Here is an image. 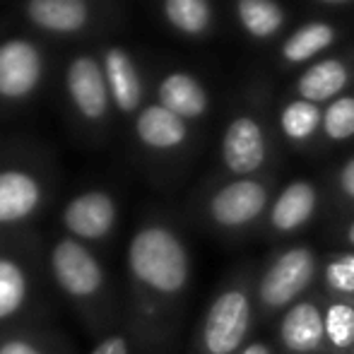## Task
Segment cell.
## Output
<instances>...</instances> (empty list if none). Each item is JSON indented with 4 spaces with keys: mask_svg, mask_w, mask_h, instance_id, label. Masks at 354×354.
Here are the masks:
<instances>
[{
    "mask_svg": "<svg viewBox=\"0 0 354 354\" xmlns=\"http://www.w3.org/2000/svg\"><path fill=\"white\" fill-rule=\"evenodd\" d=\"M126 326L149 347L171 340L193 282V253L164 217H145L123 253Z\"/></svg>",
    "mask_w": 354,
    "mask_h": 354,
    "instance_id": "obj_1",
    "label": "cell"
},
{
    "mask_svg": "<svg viewBox=\"0 0 354 354\" xmlns=\"http://www.w3.org/2000/svg\"><path fill=\"white\" fill-rule=\"evenodd\" d=\"M44 261L51 287L89 335L99 340L126 326V297L97 248L58 234L44 246Z\"/></svg>",
    "mask_w": 354,
    "mask_h": 354,
    "instance_id": "obj_2",
    "label": "cell"
},
{
    "mask_svg": "<svg viewBox=\"0 0 354 354\" xmlns=\"http://www.w3.org/2000/svg\"><path fill=\"white\" fill-rule=\"evenodd\" d=\"M46 284L44 246L27 232L0 234V333L41 326Z\"/></svg>",
    "mask_w": 354,
    "mask_h": 354,
    "instance_id": "obj_3",
    "label": "cell"
},
{
    "mask_svg": "<svg viewBox=\"0 0 354 354\" xmlns=\"http://www.w3.org/2000/svg\"><path fill=\"white\" fill-rule=\"evenodd\" d=\"M51 162L34 149L5 145L0 152V234L24 232L53 198Z\"/></svg>",
    "mask_w": 354,
    "mask_h": 354,
    "instance_id": "obj_4",
    "label": "cell"
},
{
    "mask_svg": "<svg viewBox=\"0 0 354 354\" xmlns=\"http://www.w3.org/2000/svg\"><path fill=\"white\" fill-rule=\"evenodd\" d=\"M256 313L253 282L246 275L229 277L203 311L191 354H239L251 342Z\"/></svg>",
    "mask_w": 354,
    "mask_h": 354,
    "instance_id": "obj_5",
    "label": "cell"
},
{
    "mask_svg": "<svg viewBox=\"0 0 354 354\" xmlns=\"http://www.w3.org/2000/svg\"><path fill=\"white\" fill-rule=\"evenodd\" d=\"M321 256L308 243H294L272 256L253 282L261 318H280L292 304L301 301L321 280Z\"/></svg>",
    "mask_w": 354,
    "mask_h": 354,
    "instance_id": "obj_6",
    "label": "cell"
},
{
    "mask_svg": "<svg viewBox=\"0 0 354 354\" xmlns=\"http://www.w3.org/2000/svg\"><path fill=\"white\" fill-rule=\"evenodd\" d=\"M270 183L263 178H229L205 196L201 214L205 224L222 234H241L270 210Z\"/></svg>",
    "mask_w": 354,
    "mask_h": 354,
    "instance_id": "obj_7",
    "label": "cell"
},
{
    "mask_svg": "<svg viewBox=\"0 0 354 354\" xmlns=\"http://www.w3.org/2000/svg\"><path fill=\"white\" fill-rule=\"evenodd\" d=\"M118 222H121V205L116 193L102 186L75 193L58 212V224L63 229L61 234L87 243L97 251L116 236Z\"/></svg>",
    "mask_w": 354,
    "mask_h": 354,
    "instance_id": "obj_8",
    "label": "cell"
},
{
    "mask_svg": "<svg viewBox=\"0 0 354 354\" xmlns=\"http://www.w3.org/2000/svg\"><path fill=\"white\" fill-rule=\"evenodd\" d=\"M63 87L80 126L102 131L113 111V102L99 53H75L63 71Z\"/></svg>",
    "mask_w": 354,
    "mask_h": 354,
    "instance_id": "obj_9",
    "label": "cell"
},
{
    "mask_svg": "<svg viewBox=\"0 0 354 354\" xmlns=\"http://www.w3.org/2000/svg\"><path fill=\"white\" fill-rule=\"evenodd\" d=\"M46 77L41 44L24 34L0 39V106H22L34 99Z\"/></svg>",
    "mask_w": 354,
    "mask_h": 354,
    "instance_id": "obj_10",
    "label": "cell"
},
{
    "mask_svg": "<svg viewBox=\"0 0 354 354\" xmlns=\"http://www.w3.org/2000/svg\"><path fill=\"white\" fill-rule=\"evenodd\" d=\"M270 157V142L263 123L251 113H239L227 123L219 145V159L232 178H251L263 171Z\"/></svg>",
    "mask_w": 354,
    "mask_h": 354,
    "instance_id": "obj_11",
    "label": "cell"
},
{
    "mask_svg": "<svg viewBox=\"0 0 354 354\" xmlns=\"http://www.w3.org/2000/svg\"><path fill=\"white\" fill-rule=\"evenodd\" d=\"M24 19L48 37H80L97 24V0H24Z\"/></svg>",
    "mask_w": 354,
    "mask_h": 354,
    "instance_id": "obj_12",
    "label": "cell"
},
{
    "mask_svg": "<svg viewBox=\"0 0 354 354\" xmlns=\"http://www.w3.org/2000/svg\"><path fill=\"white\" fill-rule=\"evenodd\" d=\"M277 345L284 354H328L323 299L304 297L277 318Z\"/></svg>",
    "mask_w": 354,
    "mask_h": 354,
    "instance_id": "obj_13",
    "label": "cell"
},
{
    "mask_svg": "<svg viewBox=\"0 0 354 354\" xmlns=\"http://www.w3.org/2000/svg\"><path fill=\"white\" fill-rule=\"evenodd\" d=\"M106 75L109 92H111L113 111L126 118H136L145 106V80L133 53L126 46L109 44L99 53Z\"/></svg>",
    "mask_w": 354,
    "mask_h": 354,
    "instance_id": "obj_14",
    "label": "cell"
},
{
    "mask_svg": "<svg viewBox=\"0 0 354 354\" xmlns=\"http://www.w3.org/2000/svg\"><path fill=\"white\" fill-rule=\"evenodd\" d=\"M321 193L308 178H294L272 198L270 210L266 214L268 234L272 236H292L301 232L318 212Z\"/></svg>",
    "mask_w": 354,
    "mask_h": 354,
    "instance_id": "obj_15",
    "label": "cell"
},
{
    "mask_svg": "<svg viewBox=\"0 0 354 354\" xmlns=\"http://www.w3.org/2000/svg\"><path fill=\"white\" fill-rule=\"evenodd\" d=\"M133 136L145 152L164 157L186 147L191 140V126L181 116L154 102L145 104L140 113L133 118Z\"/></svg>",
    "mask_w": 354,
    "mask_h": 354,
    "instance_id": "obj_16",
    "label": "cell"
},
{
    "mask_svg": "<svg viewBox=\"0 0 354 354\" xmlns=\"http://www.w3.org/2000/svg\"><path fill=\"white\" fill-rule=\"evenodd\" d=\"M352 82V66L345 58H318L306 68L294 82V92L299 99L313 104H330L342 97Z\"/></svg>",
    "mask_w": 354,
    "mask_h": 354,
    "instance_id": "obj_17",
    "label": "cell"
},
{
    "mask_svg": "<svg viewBox=\"0 0 354 354\" xmlns=\"http://www.w3.org/2000/svg\"><path fill=\"white\" fill-rule=\"evenodd\" d=\"M157 104L191 123L210 111V94L196 75L186 71H171L159 80Z\"/></svg>",
    "mask_w": 354,
    "mask_h": 354,
    "instance_id": "obj_18",
    "label": "cell"
},
{
    "mask_svg": "<svg viewBox=\"0 0 354 354\" xmlns=\"http://www.w3.org/2000/svg\"><path fill=\"white\" fill-rule=\"evenodd\" d=\"M337 41V27L323 19H313V22L301 24L294 29L282 44V61L287 66H304V63L318 61L323 51Z\"/></svg>",
    "mask_w": 354,
    "mask_h": 354,
    "instance_id": "obj_19",
    "label": "cell"
},
{
    "mask_svg": "<svg viewBox=\"0 0 354 354\" xmlns=\"http://www.w3.org/2000/svg\"><path fill=\"white\" fill-rule=\"evenodd\" d=\"M0 354H75V350L58 330L22 326L0 333Z\"/></svg>",
    "mask_w": 354,
    "mask_h": 354,
    "instance_id": "obj_20",
    "label": "cell"
},
{
    "mask_svg": "<svg viewBox=\"0 0 354 354\" xmlns=\"http://www.w3.org/2000/svg\"><path fill=\"white\" fill-rule=\"evenodd\" d=\"M234 15L243 32L258 41L275 39L287 22V12L277 0H236Z\"/></svg>",
    "mask_w": 354,
    "mask_h": 354,
    "instance_id": "obj_21",
    "label": "cell"
},
{
    "mask_svg": "<svg viewBox=\"0 0 354 354\" xmlns=\"http://www.w3.org/2000/svg\"><path fill=\"white\" fill-rule=\"evenodd\" d=\"M323 131V109L313 102L294 97L280 111V133L289 145L306 147L321 136Z\"/></svg>",
    "mask_w": 354,
    "mask_h": 354,
    "instance_id": "obj_22",
    "label": "cell"
},
{
    "mask_svg": "<svg viewBox=\"0 0 354 354\" xmlns=\"http://www.w3.org/2000/svg\"><path fill=\"white\" fill-rule=\"evenodd\" d=\"M162 15L174 32L188 39L207 37L214 22L212 0H162Z\"/></svg>",
    "mask_w": 354,
    "mask_h": 354,
    "instance_id": "obj_23",
    "label": "cell"
},
{
    "mask_svg": "<svg viewBox=\"0 0 354 354\" xmlns=\"http://www.w3.org/2000/svg\"><path fill=\"white\" fill-rule=\"evenodd\" d=\"M328 354H350L354 350V301L323 297Z\"/></svg>",
    "mask_w": 354,
    "mask_h": 354,
    "instance_id": "obj_24",
    "label": "cell"
},
{
    "mask_svg": "<svg viewBox=\"0 0 354 354\" xmlns=\"http://www.w3.org/2000/svg\"><path fill=\"white\" fill-rule=\"evenodd\" d=\"M321 284L326 299L354 301V248L330 253L321 266Z\"/></svg>",
    "mask_w": 354,
    "mask_h": 354,
    "instance_id": "obj_25",
    "label": "cell"
},
{
    "mask_svg": "<svg viewBox=\"0 0 354 354\" xmlns=\"http://www.w3.org/2000/svg\"><path fill=\"white\" fill-rule=\"evenodd\" d=\"M321 136L328 142H347L354 138V94H342L323 109Z\"/></svg>",
    "mask_w": 354,
    "mask_h": 354,
    "instance_id": "obj_26",
    "label": "cell"
},
{
    "mask_svg": "<svg viewBox=\"0 0 354 354\" xmlns=\"http://www.w3.org/2000/svg\"><path fill=\"white\" fill-rule=\"evenodd\" d=\"M147 352L149 347L128 326H121L116 330L106 333L89 350V354H147Z\"/></svg>",
    "mask_w": 354,
    "mask_h": 354,
    "instance_id": "obj_27",
    "label": "cell"
},
{
    "mask_svg": "<svg viewBox=\"0 0 354 354\" xmlns=\"http://www.w3.org/2000/svg\"><path fill=\"white\" fill-rule=\"evenodd\" d=\"M335 186H337V193L342 196V201L354 205V157L345 159V164L337 169Z\"/></svg>",
    "mask_w": 354,
    "mask_h": 354,
    "instance_id": "obj_28",
    "label": "cell"
},
{
    "mask_svg": "<svg viewBox=\"0 0 354 354\" xmlns=\"http://www.w3.org/2000/svg\"><path fill=\"white\" fill-rule=\"evenodd\" d=\"M239 354H275V347L268 340H251Z\"/></svg>",
    "mask_w": 354,
    "mask_h": 354,
    "instance_id": "obj_29",
    "label": "cell"
},
{
    "mask_svg": "<svg viewBox=\"0 0 354 354\" xmlns=\"http://www.w3.org/2000/svg\"><path fill=\"white\" fill-rule=\"evenodd\" d=\"M342 243H345L347 248H354V217L345 224V229H342Z\"/></svg>",
    "mask_w": 354,
    "mask_h": 354,
    "instance_id": "obj_30",
    "label": "cell"
},
{
    "mask_svg": "<svg viewBox=\"0 0 354 354\" xmlns=\"http://www.w3.org/2000/svg\"><path fill=\"white\" fill-rule=\"evenodd\" d=\"M321 5H328V8H342V5H350L354 0H316Z\"/></svg>",
    "mask_w": 354,
    "mask_h": 354,
    "instance_id": "obj_31",
    "label": "cell"
},
{
    "mask_svg": "<svg viewBox=\"0 0 354 354\" xmlns=\"http://www.w3.org/2000/svg\"><path fill=\"white\" fill-rule=\"evenodd\" d=\"M3 147H5V145H3V140H0V152H3Z\"/></svg>",
    "mask_w": 354,
    "mask_h": 354,
    "instance_id": "obj_32",
    "label": "cell"
},
{
    "mask_svg": "<svg viewBox=\"0 0 354 354\" xmlns=\"http://www.w3.org/2000/svg\"><path fill=\"white\" fill-rule=\"evenodd\" d=\"M350 354H354V350H352V352H350Z\"/></svg>",
    "mask_w": 354,
    "mask_h": 354,
    "instance_id": "obj_33",
    "label": "cell"
}]
</instances>
